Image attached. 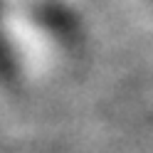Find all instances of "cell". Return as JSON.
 Wrapping results in <instances>:
<instances>
[{
  "label": "cell",
  "mask_w": 153,
  "mask_h": 153,
  "mask_svg": "<svg viewBox=\"0 0 153 153\" xmlns=\"http://www.w3.org/2000/svg\"><path fill=\"white\" fill-rule=\"evenodd\" d=\"M82 25L64 5L0 0V82L32 89L57 79L82 54Z\"/></svg>",
  "instance_id": "6da1fadb"
}]
</instances>
